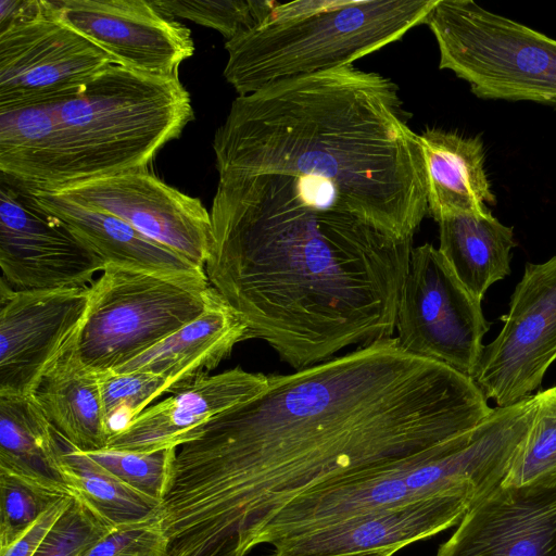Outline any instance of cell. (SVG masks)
Instances as JSON below:
<instances>
[{"label":"cell","instance_id":"cell-16","mask_svg":"<svg viewBox=\"0 0 556 556\" xmlns=\"http://www.w3.org/2000/svg\"><path fill=\"white\" fill-rule=\"evenodd\" d=\"M433 556H556V482L501 483L470 506Z\"/></svg>","mask_w":556,"mask_h":556},{"label":"cell","instance_id":"cell-18","mask_svg":"<svg viewBox=\"0 0 556 556\" xmlns=\"http://www.w3.org/2000/svg\"><path fill=\"white\" fill-rule=\"evenodd\" d=\"M268 375L240 367L203 375L162 402L148 406L113 433L108 450L153 453L179 447L222 413L261 393Z\"/></svg>","mask_w":556,"mask_h":556},{"label":"cell","instance_id":"cell-30","mask_svg":"<svg viewBox=\"0 0 556 556\" xmlns=\"http://www.w3.org/2000/svg\"><path fill=\"white\" fill-rule=\"evenodd\" d=\"M167 17H181L219 31L226 41L252 27L270 8L268 0H152Z\"/></svg>","mask_w":556,"mask_h":556},{"label":"cell","instance_id":"cell-33","mask_svg":"<svg viewBox=\"0 0 556 556\" xmlns=\"http://www.w3.org/2000/svg\"><path fill=\"white\" fill-rule=\"evenodd\" d=\"M167 539L160 516L113 528L83 556H166Z\"/></svg>","mask_w":556,"mask_h":556},{"label":"cell","instance_id":"cell-28","mask_svg":"<svg viewBox=\"0 0 556 556\" xmlns=\"http://www.w3.org/2000/svg\"><path fill=\"white\" fill-rule=\"evenodd\" d=\"M66 495L71 494L0 469V548L16 541Z\"/></svg>","mask_w":556,"mask_h":556},{"label":"cell","instance_id":"cell-22","mask_svg":"<svg viewBox=\"0 0 556 556\" xmlns=\"http://www.w3.org/2000/svg\"><path fill=\"white\" fill-rule=\"evenodd\" d=\"M70 343L42 374L29 396L72 446L81 452L101 451L111 433L98 374L75 358Z\"/></svg>","mask_w":556,"mask_h":556},{"label":"cell","instance_id":"cell-20","mask_svg":"<svg viewBox=\"0 0 556 556\" xmlns=\"http://www.w3.org/2000/svg\"><path fill=\"white\" fill-rule=\"evenodd\" d=\"M249 339L248 327L219 294L197 318L114 372L146 371L167 379L173 393L216 368L235 345Z\"/></svg>","mask_w":556,"mask_h":556},{"label":"cell","instance_id":"cell-1","mask_svg":"<svg viewBox=\"0 0 556 556\" xmlns=\"http://www.w3.org/2000/svg\"><path fill=\"white\" fill-rule=\"evenodd\" d=\"M473 379L395 337L286 375L177 448L160 516L173 556H247L303 492L432 451L491 412Z\"/></svg>","mask_w":556,"mask_h":556},{"label":"cell","instance_id":"cell-7","mask_svg":"<svg viewBox=\"0 0 556 556\" xmlns=\"http://www.w3.org/2000/svg\"><path fill=\"white\" fill-rule=\"evenodd\" d=\"M217 294L207 278L105 265L89 286L72 353L94 374L115 370L197 318Z\"/></svg>","mask_w":556,"mask_h":556},{"label":"cell","instance_id":"cell-3","mask_svg":"<svg viewBox=\"0 0 556 556\" xmlns=\"http://www.w3.org/2000/svg\"><path fill=\"white\" fill-rule=\"evenodd\" d=\"M211 287L294 370L393 337L413 240L213 201Z\"/></svg>","mask_w":556,"mask_h":556},{"label":"cell","instance_id":"cell-13","mask_svg":"<svg viewBox=\"0 0 556 556\" xmlns=\"http://www.w3.org/2000/svg\"><path fill=\"white\" fill-rule=\"evenodd\" d=\"M50 190L116 216L204 269L212 229L208 211L201 200L165 184L148 168L94 177Z\"/></svg>","mask_w":556,"mask_h":556},{"label":"cell","instance_id":"cell-31","mask_svg":"<svg viewBox=\"0 0 556 556\" xmlns=\"http://www.w3.org/2000/svg\"><path fill=\"white\" fill-rule=\"evenodd\" d=\"M177 448L153 453L104 448L85 453L134 490L162 504L170 483Z\"/></svg>","mask_w":556,"mask_h":556},{"label":"cell","instance_id":"cell-5","mask_svg":"<svg viewBox=\"0 0 556 556\" xmlns=\"http://www.w3.org/2000/svg\"><path fill=\"white\" fill-rule=\"evenodd\" d=\"M439 0L273 1L226 41L224 77L239 96L287 78L348 65L426 24Z\"/></svg>","mask_w":556,"mask_h":556},{"label":"cell","instance_id":"cell-26","mask_svg":"<svg viewBox=\"0 0 556 556\" xmlns=\"http://www.w3.org/2000/svg\"><path fill=\"white\" fill-rule=\"evenodd\" d=\"M58 437L73 495L83 500L111 527L160 516L161 502L134 490L87 453L75 448L59 434Z\"/></svg>","mask_w":556,"mask_h":556},{"label":"cell","instance_id":"cell-27","mask_svg":"<svg viewBox=\"0 0 556 556\" xmlns=\"http://www.w3.org/2000/svg\"><path fill=\"white\" fill-rule=\"evenodd\" d=\"M536 409L528 435L502 484L556 482V386L535 394Z\"/></svg>","mask_w":556,"mask_h":556},{"label":"cell","instance_id":"cell-34","mask_svg":"<svg viewBox=\"0 0 556 556\" xmlns=\"http://www.w3.org/2000/svg\"><path fill=\"white\" fill-rule=\"evenodd\" d=\"M73 495H66L52 505L23 535L7 547L0 556H34L41 542L70 505Z\"/></svg>","mask_w":556,"mask_h":556},{"label":"cell","instance_id":"cell-19","mask_svg":"<svg viewBox=\"0 0 556 556\" xmlns=\"http://www.w3.org/2000/svg\"><path fill=\"white\" fill-rule=\"evenodd\" d=\"M27 188L43 210L61 220L105 265L170 276L207 278L203 268L146 237L116 216L51 190Z\"/></svg>","mask_w":556,"mask_h":556},{"label":"cell","instance_id":"cell-10","mask_svg":"<svg viewBox=\"0 0 556 556\" xmlns=\"http://www.w3.org/2000/svg\"><path fill=\"white\" fill-rule=\"evenodd\" d=\"M489 328L481 302L439 249L431 243L413 248L396 313L400 346L473 379Z\"/></svg>","mask_w":556,"mask_h":556},{"label":"cell","instance_id":"cell-23","mask_svg":"<svg viewBox=\"0 0 556 556\" xmlns=\"http://www.w3.org/2000/svg\"><path fill=\"white\" fill-rule=\"evenodd\" d=\"M439 224V251L455 276L479 302L486 290L510 274L514 230L503 225L489 208L459 213Z\"/></svg>","mask_w":556,"mask_h":556},{"label":"cell","instance_id":"cell-6","mask_svg":"<svg viewBox=\"0 0 556 556\" xmlns=\"http://www.w3.org/2000/svg\"><path fill=\"white\" fill-rule=\"evenodd\" d=\"M53 105L63 186L147 168L193 118L190 94L177 75L147 74L115 64L79 93Z\"/></svg>","mask_w":556,"mask_h":556},{"label":"cell","instance_id":"cell-25","mask_svg":"<svg viewBox=\"0 0 556 556\" xmlns=\"http://www.w3.org/2000/svg\"><path fill=\"white\" fill-rule=\"evenodd\" d=\"M0 469L73 495L58 433L29 395H0Z\"/></svg>","mask_w":556,"mask_h":556},{"label":"cell","instance_id":"cell-35","mask_svg":"<svg viewBox=\"0 0 556 556\" xmlns=\"http://www.w3.org/2000/svg\"><path fill=\"white\" fill-rule=\"evenodd\" d=\"M397 551V548H382L363 553H355L349 555H338V556H393Z\"/></svg>","mask_w":556,"mask_h":556},{"label":"cell","instance_id":"cell-4","mask_svg":"<svg viewBox=\"0 0 556 556\" xmlns=\"http://www.w3.org/2000/svg\"><path fill=\"white\" fill-rule=\"evenodd\" d=\"M534 414L532 396L496 406L477 426L432 451L314 486L275 515L254 547L275 546L358 514L439 494H466L475 504L505 479Z\"/></svg>","mask_w":556,"mask_h":556},{"label":"cell","instance_id":"cell-17","mask_svg":"<svg viewBox=\"0 0 556 556\" xmlns=\"http://www.w3.org/2000/svg\"><path fill=\"white\" fill-rule=\"evenodd\" d=\"M470 496L446 493L367 511L286 540L273 556H338L403 547L457 526Z\"/></svg>","mask_w":556,"mask_h":556},{"label":"cell","instance_id":"cell-8","mask_svg":"<svg viewBox=\"0 0 556 556\" xmlns=\"http://www.w3.org/2000/svg\"><path fill=\"white\" fill-rule=\"evenodd\" d=\"M441 70L482 99L556 105V40L472 0H439L427 23Z\"/></svg>","mask_w":556,"mask_h":556},{"label":"cell","instance_id":"cell-14","mask_svg":"<svg viewBox=\"0 0 556 556\" xmlns=\"http://www.w3.org/2000/svg\"><path fill=\"white\" fill-rule=\"evenodd\" d=\"M89 286L21 291L0 286V395L27 396L76 334Z\"/></svg>","mask_w":556,"mask_h":556},{"label":"cell","instance_id":"cell-32","mask_svg":"<svg viewBox=\"0 0 556 556\" xmlns=\"http://www.w3.org/2000/svg\"><path fill=\"white\" fill-rule=\"evenodd\" d=\"M112 529L83 500L73 496L34 556H83Z\"/></svg>","mask_w":556,"mask_h":556},{"label":"cell","instance_id":"cell-12","mask_svg":"<svg viewBox=\"0 0 556 556\" xmlns=\"http://www.w3.org/2000/svg\"><path fill=\"white\" fill-rule=\"evenodd\" d=\"M0 267L9 287L33 291L90 286L105 263L26 186L1 175Z\"/></svg>","mask_w":556,"mask_h":556},{"label":"cell","instance_id":"cell-15","mask_svg":"<svg viewBox=\"0 0 556 556\" xmlns=\"http://www.w3.org/2000/svg\"><path fill=\"white\" fill-rule=\"evenodd\" d=\"M56 16L112 60L153 75L175 76L194 52L189 28L146 0H51Z\"/></svg>","mask_w":556,"mask_h":556},{"label":"cell","instance_id":"cell-21","mask_svg":"<svg viewBox=\"0 0 556 556\" xmlns=\"http://www.w3.org/2000/svg\"><path fill=\"white\" fill-rule=\"evenodd\" d=\"M427 176L428 214L438 223L459 213H478L496 203L484 170L479 138L429 128L418 134Z\"/></svg>","mask_w":556,"mask_h":556},{"label":"cell","instance_id":"cell-11","mask_svg":"<svg viewBox=\"0 0 556 556\" xmlns=\"http://www.w3.org/2000/svg\"><path fill=\"white\" fill-rule=\"evenodd\" d=\"M501 319L504 326L483 348L473 381L505 407L530 396L556 361V254L527 263Z\"/></svg>","mask_w":556,"mask_h":556},{"label":"cell","instance_id":"cell-24","mask_svg":"<svg viewBox=\"0 0 556 556\" xmlns=\"http://www.w3.org/2000/svg\"><path fill=\"white\" fill-rule=\"evenodd\" d=\"M53 103L0 111L1 175L33 189L65 182Z\"/></svg>","mask_w":556,"mask_h":556},{"label":"cell","instance_id":"cell-9","mask_svg":"<svg viewBox=\"0 0 556 556\" xmlns=\"http://www.w3.org/2000/svg\"><path fill=\"white\" fill-rule=\"evenodd\" d=\"M112 64L48 0L0 1V111L72 98Z\"/></svg>","mask_w":556,"mask_h":556},{"label":"cell","instance_id":"cell-2","mask_svg":"<svg viewBox=\"0 0 556 556\" xmlns=\"http://www.w3.org/2000/svg\"><path fill=\"white\" fill-rule=\"evenodd\" d=\"M218 182L324 218L413 240L428 214L418 134L397 85L353 65L268 84L215 132Z\"/></svg>","mask_w":556,"mask_h":556},{"label":"cell","instance_id":"cell-29","mask_svg":"<svg viewBox=\"0 0 556 556\" xmlns=\"http://www.w3.org/2000/svg\"><path fill=\"white\" fill-rule=\"evenodd\" d=\"M98 379L111 435L125 427L156 397L174 391L167 379L146 371H108L98 374Z\"/></svg>","mask_w":556,"mask_h":556}]
</instances>
